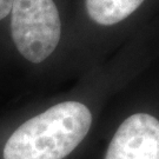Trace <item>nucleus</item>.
I'll use <instances>...</instances> for the list:
<instances>
[{
    "mask_svg": "<svg viewBox=\"0 0 159 159\" xmlns=\"http://www.w3.org/2000/svg\"><path fill=\"white\" fill-rule=\"evenodd\" d=\"M91 123L92 114L84 104H57L12 133L4 159H63L83 142Z\"/></svg>",
    "mask_w": 159,
    "mask_h": 159,
    "instance_id": "obj_1",
    "label": "nucleus"
},
{
    "mask_svg": "<svg viewBox=\"0 0 159 159\" xmlns=\"http://www.w3.org/2000/svg\"><path fill=\"white\" fill-rule=\"evenodd\" d=\"M13 0H0V20L6 18L12 10Z\"/></svg>",
    "mask_w": 159,
    "mask_h": 159,
    "instance_id": "obj_5",
    "label": "nucleus"
},
{
    "mask_svg": "<svg viewBox=\"0 0 159 159\" xmlns=\"http://www.w3.org/2000/svg\"><path fill=\"white\" fill-rule=\"evenodd\" d=\"M144 0H86L89 16L100 25H114L131 16Z\"/></svg>",
    "mask_w": 159,
    "mask_h": 159,
    "instance_id": "obj_4",
    "label": "nucleus"
},
{
    "mask_svg": "<svg viewBox=\"0 0 159 159\" xmlns=\"http://www.w3.org/2000/svg\"><path fill=\"white\" fill-rule=\"evenodd\" d=\"M11 31L18 51L39 64L58 46L61 23L53 0H13Z\"/></svg>",
    "mask_w": 159,
    "mask_h": 159,
    "instance_id": "obj_2",
    "label": "nucleus"
},
{
    "mask_svg": "<svg viewBox=\"0 0 159 159\" xmlns=\"http://www.w3.org/2000/svg\"><path fill=\"white\" fill-rule=\"evenodd\" d=\"M105 159H159V120L148 113L132 114L114 133Z\"/></svg>",
    "mask_w": 159,
    "mask_h": 159,
    "instance_id": "obj_3",
    "label": "nucleus"
}]
</instances>
